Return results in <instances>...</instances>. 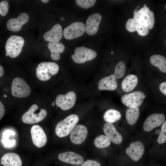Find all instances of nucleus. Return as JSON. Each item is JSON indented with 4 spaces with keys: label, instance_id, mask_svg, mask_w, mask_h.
<instances>
[{
    "label": "nucleus",
    "instance_id": "obj_33",
    "mask_svg": "<svg viewBox=\"0 0 166 166\" xmlns=\"http://www.w3.org/2000/svg\"><path fill=\"white\" fill-rule=\"evenodd\" d=\"M136 28L138 34L141 36H145L149 33V29L146 26L138 24L136 26Z\"/></svg>",
    "mask_w": 166,
    "mask_h": 166
},
{
    "label": "nucleus",
    "instance_id": "obj_26",
    "mask_svg": "<svg viewBox=\"0 0 166 166\" xmlns=\"http://www.w3.org/2000/svg\"><path fill=\"white\" fill-rule=\"evenodd\" d=\"M121 114L118 111L114 109L107 110L104 115V120L107 122L113 123L120 119Z\"/></svg>",
    "mask_w": 166,
    "mask_h": 166
},
{
    "label": "nucleus",
    "instance_id": "obj_27",
    "mask_svg": "<svg viewBox=\"0 0 166 166\" xmlns=\"http://www.w3.org/2000/svg\"><path fill=\"white\" fill-rule=\"evenodd\" d=\"M94 144L97 147L102 148L108 147L111 144V141L106 136L101 135L95 138Z\"/></svg>",
    "mask_w": 166,
    "mask_h": 166
},
{
    "label": "nucleus",
    "instance_id": "obj_11",
    "mask_svg": "<svg viewBox=\"0 0 166 166\" xmlns=\"http://www.w3.org/2000/svg\"><path fill=\"white\" fill-rule=\"evenodd\" d=\"M144 150L143 144L140 141L132 142L126 149L127 154L133 161H137L142 157Z\"/></svg>",
    "mask_w": 166,
    "mask_h": 166
},
{
    "label": "nucleus",
    "instance_id": "obj_34",
    "mask_svg": "<svg viewBox=\"0 0 166 166\" xmlns=\"http://www.w3.org/2000/svg\"><path fill=\"white\" fill-rule=\"evenodd\" d=\"M155 23V17L154 13L150 11L148 14L147 21V27L151 29L153 27Z\"/></svg>",
    "mask_w": 166,
    "mask_h": 166
},
{
    "label": "nucleus",
    "instance_id": "obj_8",
    "mask_svg": "<svg viewBox=\"0 0 166 166\" xmlns=\"http://www.w3.org/2000/svg\"><path fill=\"white\" fill-rule=\"evenodd\" d=\"M85 31V25L80 22L73 23L65 28L63 35L67 40H71L83 35Z\"/></svg>",
    "mask_w": 166,
    "mask_h": 166
},
{
    "label": "nucleus",
    "instance_id": "obj_21",
    "mask_svg": "<svg viewBox=\"0 0 166 166\" xmlns=\"http://www.w3.org/2000/svg\"><path fill=\"white\" fill-rule=\"evenodd\" d=\"M47 46L51 53V58L55 61L60 59V54L63 53L65 49L64 45L59 42H49Z\"/></svg>",
    "mask_w": 166,
    "mask_h": 166
},
{
    "label": "nucleus",
    "instance_id": "obj_35",
    "mask_svg": "<svg viewBox=\"0 0 166 166\" xmlns=\"http://www.w3.org/2000/svg\"><path fill=\"white\" fill-rule=\"evenodd\" d=\"M8 138V137H3L2 142L5 147H11L14 145L15 140H11Z\"/></svg>",
    "mask_w": 166,
    "mask_h": 166
},
{
    "label": "nucleus",
    "instance_id": "obj_41",
    "mask_svg": "<svg viewBox=\"0 0 166 166\" xmlns=\"http://www.w3.org/2000/svg\"><path fill=\"white\" fill-rule=\"evenodd\" d=\"M144 7L146 6V4H144Z\"/></svg>",
    "mask_w": 166,
    "mask_h": 166
},
{
    "label": "nucleus",
    "instance_id": "obj_30",
    "mask_svg": "<svg viewBox=\"0 0 166 166\" xmlns=\"http://www.w3.org/2000/svg\"><path fill=\"white\" fill-rule=\"evenodd\" d=\"M166 121L162 123L160 135L157 139V142L160 144L164 143L166 141Z\"/></svg>",
    "mask_w": 166,
    "mask_h": 166
},
{
    "label": "nucleus",
    "instance_id": "obj_9",
    "mask_svg": "<svg viewBox=\"0 0 166 166\" xmlns=\"http://www.w3.org/2000/svg\"><path fill=\"white\" fill-rule=\"evenodd\" d=\"M76 100L75 93L73 91L68 93L65 95L60 94L56 99L57 105L63 110H69L74 105Z\"/></svg>",
    "mask_w": 166,
    "mask_h": 166
},
{
    "label": "nucleus",
    "instance_id": "obj_42",
    "mask_svg": "<svg viewBox=\"0 0 166 166\" xmlns=\"http://www.w3.org/2000/svg\"><path fill=\"white\" fill-rule=\"evenodd\" d=\"M111 53L112 54H113V51L112 52H111Z\"/></svg>",
    "mask_w": 166,
    "mask_h": 166
},
{
    "label": "nucleus",
    "instance_id": "obj_22",
    "mask_svg": "<svg viewBox=\"0 0 166 166\" xmlns=\"http://www.w3.org/2000/svg\"><path fill=\"white\" fill-rule=\"evenodd\" d=\"M138 82L137 77L133 74L127 76L123 80L121 87L125 92H128L133 90L137 85Z\"/></svg>",
    "mask_w": 166,
    "mask_h": 166
},
{
    "label": "nucleus",
    "instance_id": "obj_32",
    "mask_svg": "<svg viewBox=\"0 0 166 166\" xmlns=\"http://www.w3.org/2000/svg\"><path fill=\"white\" fill-rule=\"evenodd\" d=\"M9 6L7 2L5 1L0 2V15L5 16L7 14L9 10Z\"/></svg>",
    "mask_w": 166,
    "mask_h": 166
},
{
    "label": "nucleus",
    "instance_id": "obj_25",
    "mask_svg": "<svg viewBox=\"0 0 166 166\" xmlns=\"http://www.w3.org/2000/svg\"><path fill=\"white\" fill-rule=\"evenodd\" d=\"M140 109L138 107L128 108L125 113V118L130 125L134 124L137 121L140 115Z\"/></svg>",
    "mask_w": 166,
    "mask_h": 166
},
{
    "label": "nucleus",
    "instance_id": "obj_19",
    "mask_svg": "<svg viewBox=\"0 0 166 166\" xmlns=\"http://www.w3.org/2000/svg\"><path fill=\"white\" fill-rule=\"evenodd\" d=\"M63 36L62 29L59 24H56L49 31L46 32L44 35V39L49 42H59Z\"/></svg>",
    "mask_w": 166,
    "mask_h": 166
},
{
    "label": "nucleus",
    "instance_id": "obj_20",
    "mask_svg": "<svg viewBox=\"0 0 166 166\" xmlns=\"http://www.w3.org/2000/svg\"><path fill=\"white\" fill-rule=\"evenodd\" d=\"M1 164L4 166H22V161L17 154L9 152L5 154L2 157Z\"/></svg>",
    "mask_w": 166,
    "mask_h": 166
},
{
    "label": "nucleus",
    "instance_id": "obj_7",
    "mask_svg": "<svg viewBox=\"0 0 166 166\" xmlns=\"http://www.w3.org/2000/svg\"><path fill=\"white\" fill-rule=\"evenodd\" d=\"M145 97L143 92L136 91L124 95L121 100L122 103L128 107H138L141 105Z\"/></svg>",
    "mask_w": 166,
    "mask_h": 166
},
{
    "label": "nucleus",
    "instance_id": "obj_28",
    "mask_svg": "<svg viewBox=\"0 0 166 166\" xmlns=\"http://www.w3.org/2000/svg\"><path fill=\"white\" fill-rule=\"evenodd\" d=\"M126 67L123 61L119 62L115 66L114 74L116 78L119 79L124 75Z\"/></svg>",
    "mask_w": 166,
    "mask_h": 166
},
{
    "label": "nucleus",
    "instance_id": "obj_40",
    "mask_svg": "<svg viewBox=\"0 0 166 166\" xmlns=\"http://www.w3.org/2000/svg\"><path fill=\"white\" fill-rule=\"evenodd\" d=\"M41 1L44 3H46L48 2L49 1V0H42Z\"/></svg>",
    "mask_w": 166,
    "mask_h": 166
},
{
    "label": "nucleus",
    "instance_id": "obj_16",
    "mask_svg": "<svg viewBox=\"0 0 166 166\" xmlns=\"http://www.w3.org/2000/svg\"><path fill=\"white\" fill-rule=\"evenodd\" d=\"M103 130L106 136L114 144H119L122 142V136L112 123H106L103 126Z\"/></svg>",
    "mask_w": 166,
    "mask_h": 166
},
{
    "label": "nucleus",
    "instance_id": "obj_4",
    "mask_svg": "<svg viewBox=\"0 0 166 166\" xmlns=\"http://www.w3.org/2000/svg\"><path fill=\"white\" fill-rule=\"evenodd\" d=\"M47 114V112L45 110L38 109V106L34 104L23 114L22 119L25 123L32 124L42 121Z\"/></svg>",
    "mask_w": 166,
    "mask_h": 166
},
{
    "label": "nucleus",
    "instance_id": "obj_29",
    "mask_svg": "<svg viewBox=\"0 0 166 166\" xmlns=\"http://www.w3.org/2000/svg\"><path fill=\"white\" fill-rule=\"evenodd\" d=\"M76 2L79 7L84 8L87 9L93 6L95 4L96 0H76Z\"/></svg>",
    "mask_w": 166,
    "mask_h": 166
},
{
    "label": "nucleus",
    "instance_id": "obj_10",
    "mask_svg": "<svg viewBox=\"0 0 166 166\" xmlns=\"http://www.w3.org/2000/svg\"><path fill=\"white\" fill-rule=\"evenodd\" d=\"M30 133L33 142L39 148L45 145L47 141L46 135L42 129L39 125H34L30 129Z\"/></svg>",
    "mask_w": 166,
    "mask_h": 166
},
{
    "label": "nucleus",
    "instance_id": "obj_5",
    "mask_svg": "<svg viewBox=\"0 0 166 166\" xmlns=\"http://www.w3.org/2000/svg\"><path fill=\"white\" fill-rule=\"evenodd\" d=\"M11 91L13 96L22 98L28 96L30 93L31 89L24 79L17 77L12 81Z\"/></svg>",
    "mask_w": 166,
    "mask_h": 166
},
{
    "label": "nucleus",
    "instance_id": "obj_6",
    "mask_svg": "<svg viewBox=\"0 0 166 166\" xmlns=\"http://www.w3.org/2000/svg\"><path fill=\"white\" fill-rule=\"evenodd\" d=\"M97 55V53L94 50L82 46L75 49L74 53L72 55L71 57L75 62L82 64L94 59Z\"/></svg>",
    "mask_w": 166,
    "mask_h": 166
},
{
    "label": "nucleus",
    "instance_id": "obj_23",
    "mask_svg": "<svg viewBox=\"0 0 166 166\" xmlns=\"http://www.w3.org/2000/svg\"><path fill=\"white\" fill-rule=\"evenodd\" d=\"M150 11L147 6L144 7L134 13L133 18L138 24L147 26L148 15Z\"/></svg>",
    "mask_w": 166,
    "mask_h": 166
},
{
    "label": "nucleus",
    "instance_id": "obj_14",
    "mask_svg": "<svg viewBox=\"0 0 166 166\" xmlns=\"http://www.w3.org/2000/svg\"><path fill=\"white\" fill-rule=\"evenodd\" d=\"M29 19L28 14L25 13H22L16 18L9 19L7 22V29L13 32L20 31L23 25L28 22Z\"/></svg>",
    "mask_w": 166,
    "mask_h": 166
},
{
    "label": "nucleus",
    "instance_id": "obj_18",
    "mask_svg": "<svg viewBox=\"0 0 166 166\" xmlns=\"http://www.w3.org/2000/svg\"><path fill=\"white\" fill-rule=\"evenodd\" d=\"M118 87L116 78L113 74H111L101 79L99 81L98 88L100 90L113 91Z\"/></svg>",
    "mask_w": 166,
    "mask_h": 166
},
{
    "label": "nucleus",
    "instance_id": "obj_13",
    "mask_svg": "<svg viewBox=\"0 0 166 166\" xmlns=\"http://www.w3.org/2000/svg\"><path fill=\"white\" fill-rule=\"evenodd\" d=\"M88 134L85 126L81 124L75 126L71 132L70 136L71 142L76 144H79L85 140Z\"/></svg>",
    "mask_w": 166,
    "mask_h": 166
},
{
    "label": "nucleus",
    "instance_id": "obj_37",
    "mask_svg": "<svg viewBox=\"0 0 166 166\" xmlns=\"http://www.w3.org/2000/svg\"><path fill=\"white\" fill-rule=\"evenodd\" d=\"M159 89L161 92L165 96L166 95V82L161 83L159 86Z\"/></svg>",
    "mask_w": 166,
    "mask_h": 166
},
{
    "label": "nucleus",
    "instance_id": "obj_2",
    "mask_svg": "<svg viewBox=\"0 0 166 166\" xmlns=\"http://www.w3.org/2000/svg\"><path fill=\"white\" fill-rule=\"evenodd\" d=\"M59 69L58 65L55 62H43L39 64L37 67L36 76L41 81H47L51 76L57 74Z\"/></svg>",
    "mask_w": 166,
    "mask_h": 166
},
{
    "label": "nucleus",
    "instance_id": "obj_17",
    "mask_svg": "<svg viewBox=\"0 0 166 166\" xmlns=\"http://www.w3.org/2000/svg\"><path fill=\"white\" fill-rule=\"evenodd\" d=\"M58 158L64 163L76 165L82 164L84 160L81 155L72 152L61 153L58 155Z\"/></svg>",
    "mask_w": 166,
    "mask_h": 166
},
{
    "label": "nucleus",
    "instance_id": "obj_3",
    "mask_svg": "<svg viewBox=\"0 0 166 166\" xmlns=\"http://www.w3.org/2000/svg\"><path fill=\"white\" fill-rule=\"evenodd\" d=\"M24 43L23 38L19 36L12 35L7 39L5 45L6 56L14 58L20 53Z\"/></svg>",
    "mask_w": 166,
    "mask_h": 166
},
{
    "label": "nucleus",
    "instance_id": "obj_38",
    "mask_svg": "<svg viewBox=\"0 0 166 166\" xmlns=\"http://www.w3.org/2000/svg\"><path fill=\"white\" fill-rule=\"evenodd\" d=\"M5 107L2 102L0 101V120L3 117L5 113Z\"/></svg>",
    "mask_w": 166,
    "mask_h": 166
},
{
    "label": "nucleus",
    "instance_id": "obj_36",
    "mask_svg": "<svg viewBox=\"0 0 166 166\" xmlns=\"http://www.w3.org/2000/svg\"><path fill=\"white\" fill-rule=\"evenodd\" d=\"M81 166H101V164L96 161L89 160L85 161Z\"/></svg>",
    "mask_w": 166,
    "mask_h": 166
},
{
    "label": "nucleus",
    "instance_id": "obj_24",
    "mask_svg": "<svg viewBox=\"0 0 166 166\" xmlns=\"http://www.w3.org/2000/svg\"><path fill=\"white\" fill-rule=\"evenodd\" d=\"M150 61L162 72L166 73V58L160 55H153L150 58Z\"/></svg>",
    "mask_w": 166,
    "mask_h": 166
},
{
    "label": "nucleus",
    "instance_id": "obj_1",
    "mask_svg": "<svg viewBox=\"0 0 166 166\" xmlns=\"http://www.w3.org/2000/svg\"><path fill=\"white\" fill-rule=\"evenodd\" d=\"M78 116L76 114H71L58 122L55 127V132L59 137L68 136L78 122Z\"/></svg>",
    "mask_w": 166,
    "mask_h": 166
},
{
    "label": "nucleus",
    "instance_id": "obj_12",
    "mask_svg": "<svg viewBox=\"0 0 166 166\" xmlns=\"http://www.w3.org/2000/svg\"><path fill=\"white\" fill-rule=\"evenodd\" d=\"M165 115L162 113H154L147 117L143 126L144 130L151 131L154 128L160 125L165 121Z\"/></svg>",
    "mask_w": 166,
    "mask_h": 166
},
{
    "label": "nucleus",
    "instance_id": "obj_31",
    "mask_svg": "<svg viewBox=\"0 0 166 166\" xmlns=\"http://www.w3.org/2000/svg\"><path fill=\"white\" fill-rule=\"evenodd\" d=\"M138 24V23L133 18H130L126 23V29L128 31L130 32L136 31V27Z\"/></svg>",
    "mask_w": 166,
    "mask_h": 166
},
{
    "label": "nucleus",
    "instance_id": "obj_15",
    "mask_svg": "<svg viewBox=\"0 0 166 166\" xmlns=\"http://www.w3.org/2000/svg\"><path fill=\"white\" fill-rule=\"evenodd\" d=\"M101 18V15L98 13L93 14L88 18L85 26V31L87 34L92 35L97 33Z\"/></svg>",
    "mask_w": 166,
    "mask_h": 166
},
{
    "label": "nucleus",
    "instance_id": "obj_39",
    "mask_svg": "<svg viewBox=\"0 0 166 166\" xmlns=\"http://www.w3.org/2000/svg\"><path fill=\"white\" fill-rule=\"evenodd\" d=\"M4 73V69L3 67L0 65V77L2 76Z\"/></svg>",
    "mask_w": 166,
    "mask_h": 166
}]
</instances>
